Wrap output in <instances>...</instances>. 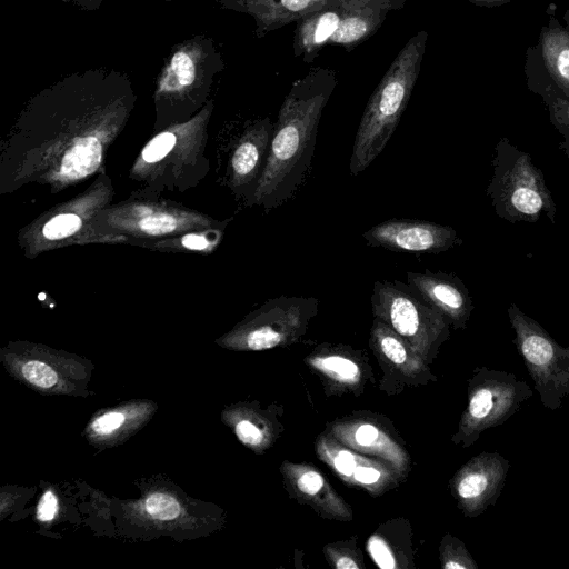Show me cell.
<instances>
[{
	"label": "cell",
	"instance_id": "cell-1",
	"mask_svg": "<svg viewBox=\"0 0 569 569\" xmlns=\"http://www.w3.org/2000/svg\"><path fill=\"white\" fill-rule=\"evenodd\" d=\"M337 86L336 71L317 67L295 80L273 128L257 200L268 210L289 200L311 164L322 111Z\"/></svg>",
	"mask_w": 569,
	"mask_h": 569
},
{
	"label": "cell",
	"instance_id": "cell-2",
	"mask_svg": "<svg viewBox=\"0 0 569 569\" xmlns=\"http://www.w3.org/2000/svg\"><path fill=\"white\" fill-rule=\"evenodd\" d=\"M427 38L420 30L406 42L370 96L351 150V176L365 171L393 134L420 73Z\"/></svg>",
	"mask_w": 569,
	"mask_h": 569
},
{
	"label": "cell",
	"instance_id": "cell-3",
	"mask_svg": "<svg viewBox=\"0 0 569 569\" xmlns=\"http://www.w3.org/2000/svg\"><path fill=\"white\" fill-rule=\"evenodd\" d=\"M492 167L487 194L499 218L511 223L536 222L545 214L555 223L557 210L551 191L529 153L502 137L495 147Z\"/></svg>",
	"mask_w": 569,
	"mask_h": 569
},
{
	"label": "cell",
	"instance_id": "cell-4",
	"mask_svg": "<svg viewBox=\"0 0 569 569\" xmlns=\"http://www.w3.org/2000/svg\"><path fill=\"white\" fill-rule=\"evenodd\" d=\"M371 308L426 362L447 333V319L399 281H376Z\"/></svg>",
	"mask_w": 569,
	"mask_h": 569
},
{
	"label": "cell",
	"instance_id": "cell-5",
	"mask_svg": "<svg viewBox=\"0 0 569 569\" xmlns=\"http://www.w3.org/2000/svg\"><path fill=\"white\" fill-rule=\"evenodd\" d=\"M223 69L214 40L196 34L172 47L158 74L156 96L169 100L206 92Z\"/></svg>",
	"mask_w": 569,
	"mask_h": 569
},
{
	"label": "cell",
	"instance_id": "cell-6",
	"mask_svg": "<svg viewBox=\"0 0 569 569\" xmlns=\"http://www.w3.org/2000/svg\"><path fill=\"white\" fill-rule=\"evenodd\" d=\"M318 299L280 296L269 300L248 329L244 343L249 350L283 347L299 340L317 315Z\"/></svg>",
	"mask_w": 569,
	"mask_h": 569
},
{
	"label": "cell",
	"instance_id": "cell-7",
	"mask_svg": "<svg viewBox=\"0 0 569 569\" xmlns=\"http://www.w3.org/2000/svg\"><path fill=\"white\" fill-rule=\"evenodd\" d=\"M362 238L371 247L410 253H440L462 242L450 226L406 218L378 223Z\"/></svg>",
	"mask_w": 569,
	"mask_h": 569
},
{
	"label": "cell",
	"instance_id": "cell-8",
	"mask_svg": "<svg viewBox=\"0 0 569 569\" xmlns=\"http://www.w3.org/2000/svg\"><path fill=\"white\" fill-rule=\"evenodd\" d=\"M370 348L382 372V383L417 386L428 381L427 362L383 321L375 318L370 329Z\"/></svg>",
	"mask_w": 569,
	"mask_h": 569
},
{
	"label": "cell",
	"instance_id": "cell-9",
	"mask_svg": "<svg viewBox=\"0 0 569 569\" xmlns=\"http://www.w3.org/2000/svg\"><path fill=\"white\" fill-rule=\"evenodd\" d=\"M358 351L346 346L321 345L307 358L306 362L322 379L332 392H362L369 378V368L361 361Z\"/></svg>",
	"mask_w": 569,
	"mask_h": 569
},
{
	"label": "cell",
	"instance_id": "cell-10",
	"mask_svg": "<svg viewBox=\"0 0 569 569\" xmlns=\"http://www.w3.org/2000/svg\"><path fill=\"white\" fill-rule=\"evenodd\" d=\"M408 286L446 319L462 323L472 309L469 291L453 273L407 272Z\"/></svg>",
	"mask_w": 569,
	"mask_h": 569
},
{
	"label": "cell",
	"instance_id": "cell-11",
	"mask_svg": "<svg viewBox=\"0 0 569 569\" xmlns=\"http://www.w3.org/2000/svg\"><path fill=\"white\" fill-rule=\"evenodd\" d=\"M338 0H218L222 9L250 16L256 23L254 36L269 32L323 9Z\"/></svg>",
	"mask_w": 569,
	"mask_h": 569
},
{
	"label": "cell",
	"instance_id": "cell-12",
	"mask_svg": "<svg viewBox=\"0 0 569 569\" xmlns=\"http://www.w3.org/2000/svg\"><path fill=\"white\" fill-rule=\"evenodd\" d=\"M407 0H341V20L328 44L351 50L381 27L391 11L403 8Z\"/></svg>",
	"mask_w": 569,
	"mask_h": 569
},
{
	"label": "cell",
	"instance_id": "cell-13",
	"mask_svg": "<svg viewBox=\"0 0 569 569\" xmlns=\"http://www.w3.org/2000/svg\"><path fill=\"white\" fill-rule=\"evenodd\" d=\"M318 452L349 483L359 485L378 492L381 489H387L396 479L392 472L395 468H388L387 461H378L373 458L353 453L336 440L331 441L322 438L318 442Z\"/></svg>",
	"mask_w": 569,
	"mask_h": 569
},
{
	"label": "cell",
	"instance_id": "cell-14",
	"mask_svg": "<svg viewBox=\"0 0 569 569\" xmlns=\"http://www.w3.org/2000/svg\"><path fill=\"white\" fill-rule=\"evenodd\" d=\"M288 491L307 505L313 507L322 517L349 520L351 512L326 478L317 470L305 465L284 463L282 467Z\"/></svg>",
	"mask_w": 569,
	"mask_h": 569
},
{
	"label": "cell",
	"instance_id": "cell-15",
	"mask_svg": "<svg viewBox=\"0 0 569 569\" xmlns=\"http://www.w3.org/2000/svg\"><path fill=\"white\" fill-rule=\"evenodd\" d=\"M525 76L527 88L541 97L548 109L549 119L563 141L559 148L569 160V98H567L552 82L546 72L535 46H529L525 56Z\"/></svg>",
	"mask_w": 569,
	"mask_h": 569
},
{
	"label": "cell",
	"instance_id": "cell-16",
	"mask_svg": "<svg viewBox=\"0 0 569 569\" xmlns=\"http://www.w3.org/2000/svg\"><path fill=\"white\" fill-rule=\"evenodd\" d=\"M555 9L553 3L548 6V21L535 47L552 82L569 98V30L556 18Z\"/></svg>",
	"mask_w": 569,
	"mask_h": 569
},
{
	"label": "cell",
	"instance_id": "cell-17",
	"mask_svg": "<svg viewBox=\"0 0 569 569\" xmlns=\"http://www.w3.org/2000/svg\"><path fill=\"white\" fill-rule=\"evenodd\" d=\"M340 20L341 0L298 20L293 33L295 57L311 63L338 30Z\"/></svg>",
	"mask_w": 569,
	"mask_h": 569
},
{
	"label": "cell",
	"instance_id": "cell-18",
	"mask_svg": "<svg viewBox=\"0 0 569 569\" xmlns=\"http://www.w3.org/2000/svg\"><path fill=\"white\" fill-rule=\"evenodd\" d=\"M353 448L366 451V455L379 456L391 466L403 468L405 452L375 423L361 422L352 430L351 436L341 437Z\"/></svg>",
	"mask_w": 569,
	"mask_h": 569
},
{
	"label": "cell",
	"instance_id": "cell-19",
	"mask_svg": "<svg viewBox=\"0 0 569 569\" xmlns=\"http://www.w3.org/2000/svg\"><path fill=\"white\" fill-rule=\"evenodd\" d=\"M273 128L269 119H264L236 149L232 168L239 178H248L254 173L264 151L270 148Z\"/></svg>",
	"mask_w": 569,
	"mask_h": 569
},
{
	"label": "cell",
	"instance_id": "cell-20",
	"mask_svg": "<svg viewBox=\"0 0 569 569\" xmlns=\"http://www.w3.org/2000/svg\"><path fill=\"white\" fill-rule=\"evenodd\" d=\"M101 153V143L96 137L79 139L63 156L61 173L69 179L87 177L99 167Z\"/></svg>",
	"mask_w": 569,
	"mask_h": 569
},
{
	"label": "cell",
	"instance_id": "cell-21",
	"mask_svg": "<svg viewBox=\"0 0 569 569\" xmlns=\"http://www.w3.org/2000/svg\"><path fill=\"white\" fill-rule=\"evenodd\" d=\"M367 551L376 566L381 569L408 567L406 561H411L413 553L412 549L405 548V542H396V537L387 533L385 526L369 537Z\"/></svg>",
	"mask_w": 569,
	"mask_h": 569
},
{
	"label": "cell",
	"instance_id": "cell-22",
	"mask_svg": "<svg viewBox=\"0 0 569 569\" xmlns=\"http://www.w3.org/2000/svg\"><path fill=\"white\" fill-rule=\"evenodd\" d=\"M528 327L530 331L523 336L521 345L523 356L535 365H545L552 358L553 347L547 338L531 331V327Z\"/></svg>",
	"mask_w": 569,
	"mask_h": 569
},
{
	"label": "cell",
	"instance_id": "cell-23",
	"mask_svg": "<svg viewBox=\"0 0 569 569\" xmlns=\"http://www.w3.org/2000/svg\"><path fill=\"white\" fill-rule=\"evenodd\" d=\"M81 226V220L77 214L64 213L59 214L49 220L44 228L43 234L47 239L57 240L73 234Z\"/></svg>",
	"mask_w": 569,
	"mask_h": 569
},
{
	"label": "cell",
	"instance_id": "cell-24",
	"mask_svg": "<svg viewBox=\"0 0 569 569\" xmlns=\"http://www.w3.org/2000/svg\"><path fill=\"white\" fill-rule=\"evenodd\" d=\"M146 510L153 518L170 520L179 515L180 507L173 497L157 492L146 500Z\"/></svg>",
	"mask_w": 569,
	"mask_h": 569
},
{
	"label": "cell",
	"instance_id": "cell-25",
	"mask_svg": "<svg viewBox=\"0 0 569 569\" xmlns=\"http://www.w3.org/2000/svg\"><path fill=\"white\" fill-rule=\"evenodd\" d=\"M22 373L29 382L41 388H50L54 386L58 380L57 373L50 366L37 360L24 363Z\"/></svg>",
	"mask_w": 569,
	"mask_h": 569
},
{
	"label": "cell",
	"instance_id": "cell-26",
	"mask_svg": "<svg viewBox=\"0 0 569 569\" xmlns=\"http://www.w3.org/2000/svg\"><path fill=\"white\" fill-rule=\"evenodd\" d=\"M331 567L336 569H359L362 567L351 547L342 543L329 545L325 549Z\"/></svg>",
	"mask_w": 569,
	"mask_h": 569
},
{
	"label": "cell",
	"instance_id": "cell-27",
	"mask_svg": "<svg viewBox=\"0 0 569 569\" xmlns=\"http://www.w3.org/2000/svg\"><path fill=\"white\" fill-rule=\"evenodd\" d=\"M176 136L171 132H162L154 137L143 149L142 158L147 162H157L163 159L173 148Z\"/></svg>",
	"mask_w": 569,
	"mask_h": 569
},
{
	"label": "cell",
	"instance_id": "cell-28",
	"mask_svg": "<svg viewBox=\"0 0 569 569\" xmlns=\"http://www.w3.org/2000/svg\"><path fill=\"white\" fill-rule=\"evenodd\" d=\"M236 435L241 442L252 447L267 443L269 436L256 423L243 419L236 426Z\"/></svg>",
	"mask_w": 569,
	"mask_h": 569
},
{
	"label": "cell",
	"instance_id": "cell-29",
	"mask_svg": "<svg viewBox=\"0 0 569 569\" xmlns=\"http://www.w3.org/2000/svg\"><path fill=\"white\" fill-rule=\"evenodd\" d=\"M139 226L148 234L161 236L173 231L177 227V221L169 214L159 213L143 218Z\"/></svg>",
	"mask_w": 569,
	"mask_h": 569
},
{
	"label": "cell",
	"instance_id": "cell-30",
	"mask_svg": "<svg viewBox=\"0 0 569 569\" xmlns=\"http://www.w3.org/2000/svg\"><path fill=\"white\" fill-rule=\"evenodd\" d=\"M487 485L488 482L483 475L472 472L468 473L459 481L457 491L461 498H476L486 490Z\"/></svg>",
	"mask_w": 569,
	"mask_h": 569
},
{
	"label": "cell",
	"instance_id": "cell-31",
	"mask_svg": "<svg viewBox=\"0 0 569 569\" xmlns=\"http://www.w3.org/2000/svg\"><path fill=\"white\" fill-rule=\"evenodd\" d=\"M492 407V395L489 390L477 391L470 400L469 413L477 419L485 418Z\"/></svg>",
	"mask_w": 569,
	"mask_h": 569
},
{
	"label": "cell",
	"instance_id": "cell-32",
	"mask_svg": "<svg viewBox=\"0 0 569 569\" xmlns=\"http://www.w3.org/2000/svg\"><path fill=\"white\" fill-rule=\"evenodd\" d=\"M124 422V416L120 412L106 413L92 422V429L99 435H107L119 428Z\"/></svg>",
	"mask_w": 569,
	"mask_h": 569
},
{
	"label": "cell",
	"instance_id": "cell-33",
	"mask_svg": "<svg viewBox=\"0 0 569 569\" xmlns=\"http://www.w3.org/2000/svg\"><path fill=\"white\" fill-rule=\"evenodd\" d=\"M57 508H58L57 498L54 497V495L51 491H47L42 496V498L38 505V509H37L38 519L41 521L51 520L56 515Z\"/></svg>",
	"mask_w": 569,
	"mask_h": 569
},
{
	"label": "cell",
	"instance_id": "cell-34",
	"mask_svg": "<svg viewBox=\"0 0 569 569\" xmlns=\"http://www.w3.org/2000/svg\"><path fill=\"white\" fill-rule=\"evenodd\" d=\"M182 244L192 250H201L207 248L208 242L207 240L201 236L196 234H188L182 238Z\"/></svg>",
	"mask_w": 569,
	"mask_h": 569
},
{
	"label": "cell",
	"instance_id": "cell-35",
	"mask_svg": "<svg viewBox=\"0 0 569 569\" xmlns=\"http://www.w3.org/2000/svg\"><path fill=\"white\" fill-rule=\"evenodd\" d=\"M81 10L93 11L100 8L104 0H71Z\"/></svg>",
	"mask_w": 569,
	"mask_h": 569
},
{
	"label": "cell",
	"instance_id": "cell-36",
	"mask_svg": "<svg viewBox=\"0 0 569 569\" xmlns=\"http://www.w3.org/2000/svg\"><path fill=\"white\" fill-rule=\"evenodd\" d=\"M472 4L485 8H496L511 2L512 0H467Z\"/></svg>",
	"mask_w": 569,
	"mask_h": 569
},
{
	"label": "cell",
	"instance_id": "cell-37",
	"mask_svg": "<svg viewBox=\"0 0 569 569\" xmlns=\"http://www.w3.org/2000/svg\"><path fill=\"white\" fill-rule=\"evenodd\" d=\"M562 20L566 23V28L569 30V9H567L562 16Z\"/></svg>",
	"mask_w": 569,
	"mask_h": 569
},
{
	"label": "cell",
	"instance_id": "cell-38",
	"mask_svg": "<svg viewBox=\"0 0 569 569\" xmlns=\"http://www.w3.org/2000/svg\"><path fill=\"white\" fill-rule=\"evenodd\" d=\"M163 1H170V0H163Z\"/></svg>",
	"mask_w": 569,
	"mask_h": 569
}]
</instances>
